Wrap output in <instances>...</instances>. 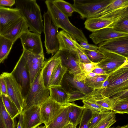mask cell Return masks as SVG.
I'll use <instances>...</instances> for the list:
<instances>
[{
	"label": "cell",
	"instance_id": "6da1fadb",
	"mask_svg": "<svg viewBox=\"0 0 128 128\" xmlns=\"http://www.w3.org/2000/svg\"><path fill=\"white\" fill-rule=\"evenodd\" d=\"M108 84L102 89L93 90L88 98H110L125 90L128 89V62L114 71L108 78Z\"/></svg>",
	"mask_w": 128,
	"mask_h": 128
},
{
	"label": "cell",
	"instance_id": "7a4b0ae2",
	"mask_svg": "<svg viewBox=\"0 0 128 128\" xmlns=\"http://www.w3.org/2000/svg\"><path fill=\"white\" fill-rule=\"evenodd\" d=\"M16 8L25 20L30 31L41 34L44 30L40 6L35 0H16Z\"/></svg>",
	"mask_w": 128,
	"mask_h": 128
},
{
	"label": "cell",
	"instance_id": "3957f363",
	"mask_svg": "<svg viewBox=\"0 0 128 128\" xmlns=\"http://www.w3.org/2000/svg\"><path fill=\"white\" fill-rule=\"evenodd\" d=\"M48 11L50 14L54 23L58 28L70 35L80 42L88 43L87 39L82 31L74 26L70 22L68 17L62 13L55 6L52 0L45 1Z\"/></svg>",
	"mask_w": 128,
	"mask_h": 128
},
{
	"label": "cell",
	"instance_id": "277c9868",
	"mask_svg": "<svg viewBox=\"0 0 128 128\" xmlns=\"http://www.w3.org/2000/svg\"><path fill=\"white\" fill-rule=\"evenodd\" d=\"M50 94L49 88H46L44 85L42 69L30 85L28 93L24 99L22 111L32 106H40L50 97Z\"/></svg>",
	"mask_w": 128,
	"mask_h": 128
},
{
	"label": "cell",
	"instance_id": "5b68a950",
	"mask_svg": "<svg viewBox=\"0 0 128 128\" xmlns=\"http://www.w3.org/2000/svg\"><path fill=\"white\" fill-rule=\"evenodd\" d=\"M112 0H74L72 4L74 12L82 18L100 16Z\"/></svg>",
	"mask_w": 128,
	"mask_h": 128
},
{
	"label": "cell",
	"instance_id": "8992f818",
	"mask_svg": "<svg viewBox=\"0 0 128 128\" xmlns=\"http://www.w3.org/2000/svg\"><path fill=\"white\" fill-rule=\"evenodd\" d=\"M55 54L60 57L62 65L73 76L74 80L82 81L85 79L87 74L83 69L82 63L78 60L76 51L74 52L66 50H59Z\"/></svg>",
	"mask_w": 128,
	"mask_h": 128
},
{
	"label": "cell",
	"instance_id": "52a82bcc",
	"mask_svg": "<svg viewBox=\"0 0 128 128\" xmlns=\"http://www.w3.org/2000/svg\"><path fill=\"white\" fill-rule=\"evenodd\" d=\"M43 31L45 36L44 46L46 52L53 56L59 50L58 29L50 14L47 11L44 14Z\"/></svg>",
	"mask_w": 128,
	"mask_h": 128
},
{
	"label": "cell",
	"instance_id": "ba28073f",
	"mask_svg": "<svg viewBox=\"0 0 128 128\" xmlns=\"http://www.w3.org/2000/svg\"><path fill=\"white\" fill-rule=\"evenodd\" d=\"M98 50L102 54L103 58L96 66L103 69L108 76L128 62V58L102 48L98 47Z\"/></svg>",
	"mask_w": 128,
	"mask_h": 128
},
{
	"label": "cell",
	"instance_id": "9c48e42d",
	"mask_svg": "<svg viewBox=\"0 0 128 128\" xmlns=\"http://www.w3.org/2000/svg\"><path fill=\"white\" fill-rule=\"evenodd\" d=\"M11 73L20 87L24 100L30 85L29 73L22 54Z\"/></svg>",
	"mask_w": 128,
	"mask_h": 128
},
{
	"label": "cell",
	"instance_id": "30bf717a",
	"mask_svg": "<svg viewBox=\"0 0 128 128\" xmlns=\"http://www.w3.org/2000/svg\"><path fill=\"white\" fill-rule=\"evenodd\" d=\"M1 74L6 83L8 95L15 104L20 114L22 109L24 98L20 87L11 73L4 72Z\"/></svg>",
	"mask_w": 128,
	"mask_h": 128
},
{
	"label": "cell",
	"instance_id": "8fae6325",
	"mask_svg": "<svg viewBox=\"0 0 128 128\" xmlns=\"http://www.w3.org/2000/svg\"><path fill=\"white\" fill-rule=\"evenodd\" d=\"M22 54L29 73L31 85L42 68L45 62L44 54H34L24 50Z\"/></svg>",
	"mask_w": 128,
	"mask_h": 128
},
{
	"label": "cell",
	"instance_id": "7c38bea8",
	"mask_svg": "<svg viewBox=\"0 0 128 128\" xmlns=\"http://www.w3.org/2000/svg\"><path fill=\"white\" fill-rule=\"evenodd\" d=\"M65 105L58 103L50 97L42 104L40 106L41 118L46 127L62 111Z\"/></svg>",
	"mask_w": 128,
	"mask_h": 128
},
{
	"label": "cell",
	"instance_id": "4fadbf2b",
	"mask_svg": "<svg viewBox=\"0 0 128 128\" xmlns=\"http://www.w3.org/2000/svg\"><path fill=\"white\" fill-rule=\"evenodd\" d=\"M20 38L23 50L34 54H44L40 34L29 30L23 33Z\"/></svg>",
	"mask_w": 128,
	"mask_h": 128
},
{
	"label": "cell",
	"instance_id": "5bb4252c",
	"mask_svg": "<svg viewBox=\"0 0 128 128\" xmlns=\"http://www.w3.org/2000/svg\"><path fill=\"white\" fill-rule=\"evenodd\" d=\"M19 121L22 128H36L42 123L41 118L40 106H32L22 111Z\"/></svg>",
	"mask_w": 128,
	"mask_h": 128
},
{
	"label": "cell",
	"instance_id": "9a60e30c",
	"mask_svg": "<svg viewBox=\"0 0 128 128\" xmlns=\"http://www.w3.org/2000/svg\"><path fill=\"white\" fill-rule=\"evenodd\" d=\"M102 48L128 58V36L116 38L99 44Z\"/></svg>",
	"mask_w": 128,
	"mask_h": 128
},
{
	"label": "cell",
	"instance_id": "2e32d148",
	"mask_svg": "<svg viewBox=\"0 0 128 128\" xmlns=\"http://www.w3.org/2000/svg\"><path fill=\"white\" fill-rule=\"evenodd\" d=\"M18 9L0 6V35L14 22L21 17Z\"/></svg>",
	"mask_w": 128,
	"mask_h": 128
},
{
	"label": "cell",
	"instance_id": "e0dca14e",
	"mask_svg": "<svg viewBox=\"0 0 128 128\" xmlns=\"http://www.w3.org/2000/svg\"><path fill=\"white\" fill-rule=\"evenodd\" d=\"M28 28L25 20L22 17L8 28L1 36L14 43L23 33L29 30Z\"/></svg>",
	"mask_w": 128,
	"mask_h": 128
},
{
	"label": "cell",
	"instance_id": "ac0fdd59",
	"mask_svg": "<svg viewBox=\"0 0 128 128\" xmlns=\"http://www.w3.org/2000/svg\"><path fill=\"white\" fill-rule=\"evenodd\" d=\"M126 36H128V33L117 32L112 28H106L92 32L89 37L97 44L112 38Z\"/></svg>",
	"mask_w": 128,
	"mask_h": 128
},
{
	"label": "cell",
	"instance_id": "d6986e66",
	"mask_svg": "<svg viewBox=\"0 0 128 128\" xmlns=\"http://www.w3.org/2000/svg\"><path fill=\"white\" fill-rule=\"evenodd\" d=\"M60 85L67 92L73 88L88 95L93 91L84 82L74 80L73 76L67 71L63 77Z\"/></svg>",
	"mask_w": 128,
	"mask_h": 128
},
{
	"label": "cell",
	"instance_id": "ffe728a7",
	"mask_svg": "<svg viewBox=\"0 0 128 128\" xmlns=\"http://www.w3.org/2000/svg\"><path fill=\"white\" fill-rule=\"evenodd\" d=\"M61 62L60 56L55 54L45 62L42 68V76L44 86L48 88L51 75L55 68Z\"/></svg>",
	"mask_w": 128,
	"mask_h": 128
},
{
	"label": "cell",
	"instance_id": "44dd1931",
	"mask_svg": "<svg viewBox=\"0 0 128 128\" xmlns=\"http://www.w3.org/2000/svg\"><path fill=\"white\" fill-rule=\"evenodd\" d=\"M115 22L101 17L87 18L84 23L85 27L94 32L106 28H112Z\"/></svg>",
	"mask_w": 128,
	"mask_h": 128
},
{
	"label": "cell",
	"instance_id": "7402d4cb",
	"mask_svg": "<svg viewBox=\"0 0 128 128\" xmlns=\"http://www.w3.org/2000/svg\"><path fill=\"white\" fill-rule=\"evenodd\" d=\"M59 50H66L75 52L76 51V41L69 34L62 30L58 32Z\"/></svg>",
	"mask_w": 128,
	"mask_h": 128
},
{
	"label": "cell",
	"instance_id": "603a6c76",
	"mask_svg": "<svg viewBox=\"0 0 128 128\" xmlns=\"http://www.w3.org/2000/svg\"><path fill=\"white\" fill-rule=\"evenodd\" d=\"M50 97L58 103L63 105L69 104L68 94L67 92L60 86H52L49 88Z\"/></svg>",
	"mask_w": 128,
	"mask_h": 128
},
{
	"label": "cell",
	"instance_id": "cb8c5ba5",
	"mask_svg": "<svg viewBox=\"0 0 128 128\" xmlns=\"http://www.w3.org/2000/svg\"><path fill=\"white\" fill-rule=\"evenodd\" d=\"M16 118L13 119L6 111L0 95V128H17Z\"/></svg>",
	"mask_w": 128,
	"mask_h": 128
},
{
	"label": "cell",
	"instance_id": "d4e9b609",
	"mask_svg": "<svg viewBox=\"0 0 128 128\" xmlns=\"http://www.w3.org/2000/svg\"><path fill=\"white\" fill-rule=\"evenodd\" d=\"M83 106H80L74 103H70L68 105V115L69 123L76 128L79 124L84 110Z\"/></svg>",
	"mask_w": 128,
	"mask_h": 128
},
{
	"label": "cell",
	"instance_id": "484cf974",
	"mask_svg": "<svg viewBox=\"0 0 128 128\" xmlns=\"http://www.w3.org/2000/svg\"><path fill=\"white\" fill-rule=\"evenodd\" d=\"M69 104L65 106L62 111L46 127V128H63L69 123L68 115Z\"/></svg>",
	"mask_w": 128,
	"mask_h": 128
},
{
	"label": "cell",
	"instance_id": "4316f807",
	"mask_svg": "<svg viewBox=\"0 0 128 128\" xmlns=\"http://www.w3.org/2000/svg\"><path fill=\"white\" fill-rule=\"evenodd\" d=\"M113 102L112 112L114 114H128V97L116 96L110 98Z\"/></svg>",
	"mask_w": 128,
	"mask_h": 128
},
{
	"label": "cell",
	"instance_id": "83f0119b",
	"mask_svg": "<svg viewBox=\"0 0 128 128\" xmlns=\"http://www.w3.org/2000/svg\"><path fill=\"white\" fill-rule=\"evenodd\" d=\"M67 71L66 68L62 66L61 62L55 68L51 75L49 88L60 86L63 77Z\"/></svg>",
	"mask_w": 128,
	"mask_h": 128
},
{
	"label": "cell",
	"instance_id": "f1b7e54d",
	"mask_svg": "<svg viewBox=\"0 0 128 128\" xmlns=\"http://www.w3.org/2000/svg\"><path fill=\"white\" fill-rule=\"evenodd\" d=\"M108 76L100 75L93 77H86L84 84L93 90L102 89V86Z\"/></svg>",
	"mask_w": 128,
	"mask_h": 128
},
{
	"label": "cell",
	"instance_id": "f546056e",
	"mask_svg": "<svg viewBox=\"0 0 128 128\" xmlns=\"http://www.w3.org/2000/svg\"><path fill=\"white\" fill-rule=\"evenodd\" d=\"M14 44L11 40L0 35V64L8 58Z\"/></svg>",
	"mask_w": 128,
	"mask_h": 128
},
{
	"label": "cell",
	"instance_id": "4dcf8cb0",
	"mask_svg": "<svg viewBox=\"0 0 128 128\" xmlns=\"http://www.w3.org/2000/svg\"><path fill=\"white\" fill-rule=\"evenodd\" d=\"M128 16V6L113 11L100 17L113 21L115 23L119 20Z\"/></svg>",
	"mask_w": 128,
	"mask_h": 128
},
{
	"label": "cell",
	"instance_id": "1f68e13d",
	"mask_svg": "<svg viewBox=\"0 0 128 128\" xmlns=\"http://www.w3.org/2000/svg\"><path fill=\"white\" fill-rule=\"evenodd\" d=\"M2 97L6 111L12 119L16 118L20 114L17 107L8 95H2Z\"/></svg>",
	"mask_w": 128,
	"mask_h": 128
},
{
	"label": "cell",
	"instance_id": "d6a6232c",
	"mask_svg": "<svg viewBox=\"0 0 128 128\" xmlns=\"http://www.w3.org/2000/svg\"><path fill=\"white\" fill-rule=\"evenodd\" d=\"M52 2L56 8L64 15L68 17L72 16L74 10L72 4L62 0H52Z\"/></svg>",
	"mask_w": 128,
	"mask_h": 128
},
{
	"label": "cell",
	"instance_id": "836d02e7",
	"mask_svg": "<svg viewBox=\"0 0 128 128\" xmlns=\"http://www.w3.org/2000/svg\"><path fill=\"white\" fill-rule=\"evenodd\" d=\"M116 121L115 114L112 112L90 128H109Z\"/></svg>",
	"mask_w": 128,
	"mask_h": 128
},
{
	"label": "cell",
	"instance_id": "e575fe53",
	"mask_svg": "<svg viewBox=\"0 0 128 128\" xmlns=\"http://www.w3.org/2000/svg\"><path fill=\"white\" fill-rule=\"evenodd\" d=\"M127 6H128V0H112L102 13L101 16Z\"/></svg>",
	"mask_w": 128,
	"mask_h": 128
},
{
	"label": "cell",
	"instance_id": "d590c367",
	"mask_svg": "<svg viewBox=\"0 0 128 128\" xmlns=\"http://www.w3.org/2000/svg\"><path fill=\"white\" fill-rule=\"evenodd\" d=\"M86 99L112 111L113 102L110 98H87Z\"/></svg>",
	"mask_w": 128,
	"mask_h": 128
},
{
	"label": "cell",
	"instance_id": "8d00e7d4",
	"mask_svg": "<svg viewBox=\"0 0 128 128\" xmlns=\"http://www.w3.org/2000/svg\"><path fill=\"white\" fill-rule=\"evenodd\" d=\"M82 102L84 108L90 110L92 112H112L86 99L83 100Z\"/></svg>",
	"mask_w": 128,
	"mask_h": 128
},
{
	"label": "cell",
	"instance_id": "74e56055",
	"mask_svg": "<svg viewBox=\"0 0 128 128\" xmlns=\"http://www.w3.org/2000/svg\"><path fill=\"white\" fill-rule=\"evenodd\" d=\"M112 28L117 32L128 33V16L117 21Z\"/></svg>",
	"mask_w": 128,
	"mask_h": 128
},
{
	"label": "cell",
	"instance_id": "f35d334b",
	"mask_svg": "<svg viewBox=\"0 0 128 128\" xmlns=\"http://www.w3.org/2000/svg\"><path fill=\"white\" fill-rule=\"evenodd\" d=\"M82 50L88 58L92 62H99L103 58V54L98 50H90L83 48Z\"/></svg>",
	"mask_w": 128,
	"mask_h": 128
},
{
	"label": "cell",
	"instance_id": "ab89813d",
	"mask_svg": "<svg viewBox=\"0 0 128 128\" xmlns=\"http://www.w3.org/2000/svg\"><path fill=\"white\" fill-rule=\"evenodd\" d=\"M68 92L69 103L77 100L86 99L88 96V94H85L78 90H71Z\"/></svg>",
	"mask_w": 128,
	"mask_h": 128
},
{
	"label": "cell",
	"instance_id": "60d3db41",
	"mask_svg": "<svg viewBox=\"0 0 128 128\" xmlns=\"http://www.w3.org/2000/svg\"><path fill=\"white\" fill-rule=\"evenodd\" d=\"M112 112H92V116L88 122L89 128L109 115Z\"/></svg>",
	"mask_w": 128,
	"mask_h": 128
},
{
	"label": "cell",
	"instance_id": "b9f144b4",
	"mask_svg": "<svg viewBox=\"0 0 128 128\" xmlns=\"http://www.w3.org/2000/svg\"><path fill=\"white\" fill-rule=\"evenodd\" d=\"M92 114V111L87 109L84 110L78 128H89L88 122Z\"/></svg>",
	"mask_w": 128,
	"mask_h": 128
},
{
	"label": "cell",
	"instance_id": "7bdbcfd3",
	"mask_svg": "<svg viewBox=\"0 0 128 128\" xmlns=\"http://www.w3.org/2000/svg\"><path fill=\"white\" fill-rule=\"evenodd\" d=\"M76 52L79 61L83 64L90 63L91 61L89 59L83 51L82 48L77 42L76 44Z\"/></svg>",
	"mask_w": 128,
	"mask_h": 128
},
{
	"label": "cell",
	"instance_id": "ee69618b",
	"mask_svg": "<svg viewBox=\"0 0 128 128\" xmlns=\"http://www.w3.org/2000/svg\"><path fill=\"white\" fill-rule=\"evenodd\" d=\"M98 63H95L91 62L83 64L82 63L83 70L87 74L90 72L97 68L96 65Z\"/></svg>",
	"mask_w": 128,
	"mask_h": 128
},
{
	"label": "cell",
	"instance_id": "f6af8a7d",
	"mask_svg": "<svg viewBox=\"0 0 128 128\" xmlns=\"http://www.w3.org/2000/svg\"><path fill=\"white\" fill-rule=\"evenodd\" d=\"M0 95H8L6 83L1 74L0 75Z\"/></svg>",
	"mask_w": 128,
	"mask_h": 128
},
{
	"label": "cell",
	"instance_id": "bcb514c9",
	"mask_svg": "<svg viewBox=\"0 0 128 128\" xmlns=\"http://www.w3.org/2000/svg\"><path fill=\"white\" fill-rule=\"evenodd\" d=\"M79 44L82 48L86 50H98V47L94 44H89L84 42H82Z\"/></svg>",
	"mask_w": 128,
	"mask_h": 128
},
{
	"label": "cell",
	"instance_id": "7dc6e473",
	"mask_svg": "<svg viewBox=\"0 0 128 128\" xmlns=\"http://www.w3.org/2000/svg\"><path fill=\"white\" fill-rule=\"evenodd\" d=\"M14 0H0V6L11 7L15 4Z\"/></svg>",
	"mask_w": 128,
	"mask_h": 128
},
{
	"label": "cell",
	"instance_id": "c3c4849f",
	"mask_svg": "<svg viewBox=\"0 0 128 128\" xmlns=\"http://www.w3.org/2000/svg\"><path fill=\"white\" fill-rule=\"evenodd\" d=\"M92 72L98 74L107 75L103 69L99 68H96Z\"/></svg>",
	"mask_w": 128,
	"mask_h": 128
},
{
	"label": "cell",
	"instance_id": "681fc988",
	"mask_svg": "<svg viewBox=\"0 0 128 128\" xmlns=\"http://www.w3.org/2000/svg\"><path fill=\"white\" fill-rule=\"evenodd\" d=\"M100 74H98L92 72H90L87 74L86 77H93L98 75Z\"/></svg>",
	"mask_w": 128,
	"mask_h": 128
},
{
	"label": "cell",
	"instance_id": "f907efd6",
	"mask_svg": "<svg viewBox=\"0 0 128 128\" xmlns=\"http://www.w3.org/2000/svg\"><path fill=\"white\" fill-rule=\"evenodd\" d=\"M63 128H76L74 127L73 125L70 123H68Z\"/></svg>",
	"mask_w": 128,
	"mask_h": 128
},
{
	"label": "cell",
	"instance_id": "816d5d0a",
	"mask_svg": "<svg viewBox=\"0 0 128 128\" xmlns=\"http://www.w3.org/2000/svg\"><path fill=\"white\" fill-rule=\"evenodd\" d=\"M109 128H128V124H127L122 126H118L117 127H110Z\"/></svg>",
	"mask_w": 128,
	"mask_h": 128
},
{
	"label": "cell",
	"instance_id": "f5cc1de1",
	"mask_svg": "<svg viewBox=\"0 0 128 128\" xmlns=\"http://www.w3.org/2000/svg\"><path fill=\"white\" fill-rule=\"evenodd\" d=\"M17 128H22L20 123L19 121L18 124Z\"/></svg>",
	"mask_w": 128,
	"mask_h": 128
},
{
	"label": "cell",
	"instance_id": "db71d44e",
	"mask_svg": "<svg viewBox=\"0 0 128 128\" xmlns=\"http://www.w3.org/2000/svg\"><path fill=\"white\" fill-rule=\"evenodd\" d=\"M36 128H46V126H38Z\"/></svg>",
	"mask_w": 128,
	"mask_h": 128
}]
</instances>
